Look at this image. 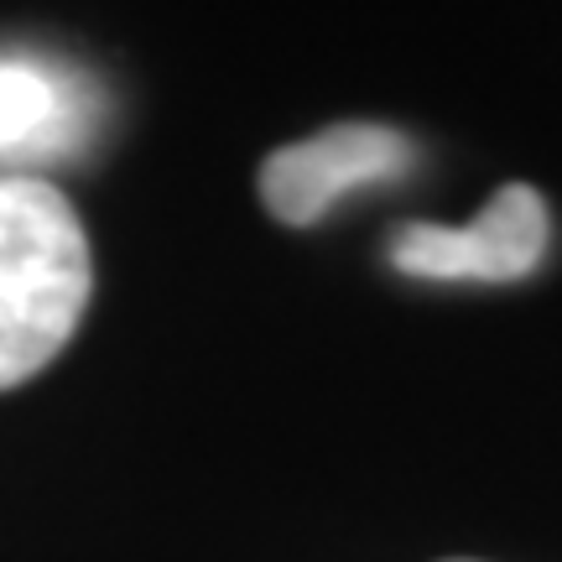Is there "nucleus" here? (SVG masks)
<instances>
[{"label":"nucleus","mask_w":562,"mask_h":562,"mask_svg":"<svg viewBox=\"0 0 562 562\" xmlns=\"http://www.w3.org/2000/svg\"><path fill=\"white\" fill-rule=\"evenodd\" d=\"M89 286V240L63 188L0 178V391L32 381L74 339Z\"/></svg>","instance_id":"nucleus-1"},{"label":"nucleus","mask_w":562,"mask_h":562,"mask_svg":"<svg viewBox=\"0 0 562 562\" xmlns=\"http://www.w3.org/2000/svg\"><path fill=\"white\" fill-rule=\"evenodd\" d=\"M63 115H68V94L58 74L21 58H0V151L47 140Z\"/></svg>","instance_id":"nucleus-4"},{"label":"nucleus","mask_w":562,"mask_h":562,"mask_svg":"<svg viewBox=\"0 0 562 562\" xmlns=\"http://www.w3.org/2000/svg\"><path fill=\"white\" fill-rule=\"evenodd\" d=\"M552 240V214L531 182H505L469 224H402L391 235V266L422 281H521Z\"/></svg>","instance_id":"nucleus-2"},{"label":"nucleus","mask_w":562,"mask_h":562,"mask_svg":"<svg viewBox=\"0 0 562 562\" xmlns=\"http://www.w3.org/2000/svg\"><path fill=\"white\" fill-rule=\"evenodd\" d=\"M412 167V140L391 125H328L261 161V203L281 224H318L344 193L391 182Z\"/></svg>","instance_id":"nucleus-3"}]
</instances>
